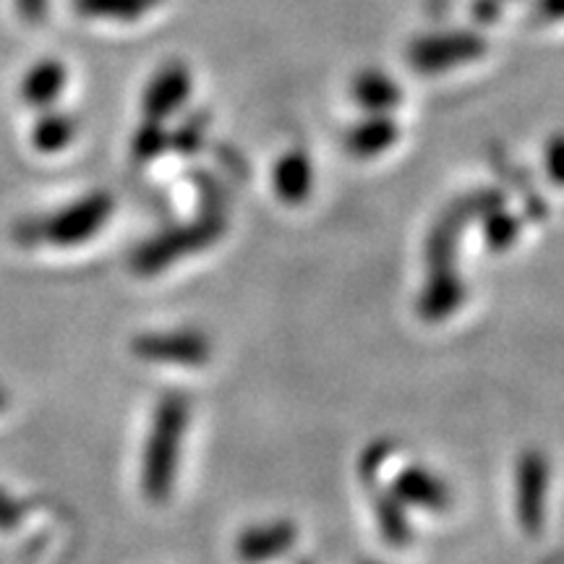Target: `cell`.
I'll list each match as a JSON object with an SVG mask.
<instances>
[{"instance_id": "6da1fadb", "label": "cell", "mask_w": 564, "mask_h": 564, "mask_svg": "<svg viewBox=\"0 0 564 564\" xmlns=\"http://www.w3.org/2000/svg\"><path fill=\"white\" fill-rule=\"evenodd\" d=\"M192 423V400L183 392L162 394L141 453V494L152 505L171 502L181 468L183 436Z\"/></svg>"}, {"instance_id": "7a4b0ae2", "label": "cell", "mask_w": 564, "mask_h": 564, "mask_svg": "<svg viewBox=\"0 0 564 564\" xmlns=\"http://www.w3.org/2000/svg\"><path fill=\"white\" fill-rule=\"evenodd\" d=\"M116 209V199L108 192H91L82 199H74L66 207L51 212V215L26 217L13 228V241L26 249L34 246H68L87 243L100 232Z\"/></svg>"}, {"instance_id": "3957f363", "label": "cell", "mask_w": 564, "mask_h": 564, "mask_svg": "<svg viewBox=\"0 0 564 564\" xmlns=\"http://www.w3.org/2000/svg\"><path fill=\"white\" fill-rule=\"evenodd\" d=\"M489 40L474 26H436L413 34L405 47V63L419 76H444L484 61Z\"/></svg>"}, {"instance_id": "277c9868", "label": "cell", "mask_w": 564, "mask_h": 564, "mask_svg": "<svg viewBox=\"0 0 564 564\" xmlns=\"http://www.w3.org/2000/svg\"><path fill=\"white\" fill-rule=\"evenodd\" d=\"M225 232V220L220 212H209L202 220L181 225V228L162 230L158 236L150 238L131 253V270L139 278H152L160 274L167 267H173L181 259L192 257L207 249V246L217 243Z\"/></svg>"}, {"instance_id": "5b68a950", "label": "cell", "mask_w": 564, "mask_h": 564, "mask_svg": "<svg viewBox=\"0 0 564 564\" xmlns=\"http://www.w3.org/2000/svg\"><path fill=\"white\" fill-rule=\"evenodd\" d=\"M549 491H552V460L544 449H523L514 463V518L525 535H541L546 528Z\"/></svg>"}, {"instance_id": "8992f818", "label": "cell", "mask_w": 564, "mask_h": 564, "mask_svg": "<svg viewBox=\"0 0 564 564\" xmlns=\"http://www.w3.org/2000/svg\"><path fill=\"white\" fill-rule=\"evenodd\" d=\"M505 194L499 188H478L457 199L453 207L436 220V225L426 238V262L429 267H453L457 241L463 238V230L474 220H481L486 212L505 207Z\"/></svg>"}, {"instance_id": "52a82bcc", "label": "cell", "mask_w": 564, "mask_h": 564, "mask_svg": "<svg viewBox=\"0 0 564 564\" xmlns=\"http://www.w3.org/2000/svg\"><path fill=\"white\" fill-rule=\"evenodd\" d=\"M194 95V68L186 61L171 58L160 63L144 82L139 110L144 121L165 123L186 108Z\"/></svg>"}, {"instance_id": "ba28073f", "label": "cell", "mask_w": 564, "mask_h": 564, "mask_svg": "<svg viewBox=\"0 0 564 564\" xmlns=\"http://www.w3.org/2000/svg\"><path fill=\"white\" fill-rule=\"evenodd\" d=\"M131 350L139 361L196 369L212 358V340L202 329H171L133 337Z\"/></svg>"}, {"instance_id": "9c48e42d", "label": "cell", "mask_w": 564, "mask_h": 564, "mask_svg": "<svg viewBox=\"0 0 564 564\" xmlns=\"http://www.w3.org/2000/svg\"><path fill=\"white\" fill-rule=\"evenodd\" d=\"M465 299H468V288L460 272L453 267H434L429 272V280L423 282L419 301H415V312L423 322L440 324L447 322L463 308Z\"/></svg>"}, {"instance_id": "30bf717a", "label": "cell", "mask_w": 564, "mask_h": 564, "mask_svg": "<svg viewBox=\"0 0 564 564\" xmlns=\"http://www.w3.org/2000/svg\"><path fill=\"white\" fill-rule=\"evenodd\" d=\"M400 123L392 112H364L358 121H352L345 131V152L356 160H377L394 150L400 141Z\"/></svg>"}, {"instance_id": "8fae6325", "label": "cell", "mask_w": 564, "mask_h": 564, "mask_svg": "<svg viewBox=\"0 0 564 564\" xmlns=\"http://www.w3.org/2000/svg\"><path fill=\"white\" fill-rule=\"evenodd\" d=\"M390 491L405 507H419L426 512H447L453 507V489L442 476L423 468V465H408L400 470Z\"/></svg>"}, {"instance_id": "7c38bea8", "label": "cell", "mask_w": 564, "mask_h": 564, "mask_svg": "<svg viewBox=\"0 0 564 564\" xmlns=\"http://www.w3.org/2000/svg\"><path fill=\"white\" fill-rule=\"evenodd\" d=\"M348 95L364 112H394L405 100V89L390 70L379 66L358 68L350 76Z\"/></svg>"}, {"instance_id": "4fadbf2b", "label": "cell", "mask_w": 564, "mask_h": 564, "mask_svg": "<svg viewBox=\"0 0 564 564\" xmlns=\"http://www.w3.org/2000/svg\"><path fill=\"white\" fill-rule=\"evenodd\" d=\"M299 541V528L291 520H272V523L251 525L238 535L236 554L246 564H264L280 560Z\"/></svg>"}, {"instance_id": "5bb4252c", "label": "cell", "mask_w": 564, "mask_h": 564, "mask_svg": "<svg viewBox=\"0 0 564 564\" xmlns=\"http://www.w3.org/2000/svg\"><path fill=\"white\" fill-rule=\"evenodd\" d=\"M68 87V68L58 58H42L21 79V100L34 110L55 108Z\"/></svg>"}, {"instance_id": "9a60e30c", "label": "cell", "mask_w": 564, "mask_h": 564, "mask_svg": "<svg viewBox=\"0 0 564 564\" xmlns=\"http://www.w3.org/2000/svg\"><path fill=\"white\" fill-rule=\"evenodd\" d=\"M314 162L308 152L288 150L272 167V186L280 202L303 204L314 192Z\"/></svg>"}, {"instance_id": "2e32d148", "label": "cell", "mask_w": 564, "mask_h": 564, "mask_svg": "<svg viewBox=\"0 0 564 564\" xmlns=\"http://www.w3.org/2000/svg\"><path fill=\"white\" fill-rule=\"evenodd\" d=\"M165 0H70V9L82 19L100 21V24L131 26L158 13Z\"/></svg>"}, {"instance_id": "e0dca14e", "label": "cell", "mask_w": 564, "mask_h": 564, "mask_svg": "<svg viewBox=\"0 0 564 564\" xmlns=\"http://www.w3.org/2000/svg\"><path fill=\"white\" fill-rule=\"evenodd\" d=\"M76 133H79V121L66 110H40V118L32 126L30 141L34 152L40 154H61L74 144Z\"/></svg>"}, {"instance_id": "ac0fdd59", "label": "cell", "mask_w": 564, "mask_h": 564, "mask_svg": "<svg viewBox=\"0 0 564 564\" xmlns=\"http://www.w3.org/2000/svg\"><path fill=\"white\" fill-rule=\"evenodd\" d=\"M408 507L394 497L392 491H379L373 494V512H377L379 531H382L384 541L394 549L408 546V541L413 539L411 523H408Z\"/></svg>"}, {"instance_id": "d6986e66", "label": "cell", "mask_w": 564, "mask_h": 564, "mask_svg": "<svg viewBox=\"0 0 564 564\" xmlns=\"http://www.w3.org/2000/svg\"><path fill=\"white\" fill-rule=\"evenodd\" d=\"M484 220V241L491 251H507L510 246L520 238V217L512 215L510 209L497 207L491 212H486L481 217Z\"/></svg>"}, {"instance_id": "ffe728a7", "label": "cell", "mask_w": 564, "mask_h": 564, "mask_svg": "<svg viewBox=\"0 0 564 564\" xmlns=\"http://www.w3.org/2000/svg\"><path fill=\"white\" fill-rule=\"evenodd\" d=\"M171 150V131L165 123L144 121L131 139V154L137 162H150L160 158L162 152Z\"/></svg>"}, {"instance_id": "44dd1931", "label": "cell", "mask_w": 564, "mask_h": 564, "mask_svg": "<svg viewBox=\"0 0 564 564\" xmlns=\"http://www.w3.org/2000/svg\"><path fill=\"white\" fill-rule=\"evenodd\" d=\"M544 171L554 186L564 188V131H556L544 144Z\"/></svg>"}, {"instance_id": "7402d4cb", "label": "cell", "mask_w": 564, "mask_h": 564, "mask_svg": "<svg viewBox=\"0 0 564 564\" xmlns=\"http://www.w3.org/2000/svg\"><path fill=\"white\" fill-rule=\"evenodd\" d=\"M26 512H30L26 499L13 497L9 489L0 486V533H9L17 525H21V520L26 518Z\"/></svg>"}, {"instance_id": "603a6c76", "label": "cell", "mask_w": 564, "mask_h": 564, "mask_svg": "<svg viewBox=\"0 0 564 564\" xmlns=\"http://www.w3.org/2000/svg\"><path fill=\"white\" fill-rule=\"evenodd\" d=\"M21 21L30 26H40L51 13V0H13Z\"/></svg>"}, {"instance_id": "cb8c5ba5", "label": "cell", "mask_w": 564, "mask_h": 564, "mask_svg": "<svg viewBox=\"0 0 564 564\" xmlns=\"http://www.w3.org/2000/svg\"><path fill=\"white\" fill-rule=\"evenodd\" d=\"M533 19L541 24H562L564 0H533Z\"/></svg>"}, {"instance_id": "d4e9b609", "label": "cell", "mask_w": 564, "mask_h": 564, "mask_svg": "<svg viewBox=\"0 0 564 564\" xmlns=\"http://www.w3.org/2000/svg\"><path fill=\"white\" fill-rule=\"evenodd\" d=\"M6 405H9V394L0 390V411H6Z\"/></svg>"}, {"instance_id": "484cf974", "label": "cell", "mask_w": 564, "mask_h": 564, "mask_svg": "<svg viewBox=\"0 0 564 564\" xmlns=\"http://www.w3.org/2000/svg\"><path fill=\"white\" fill-rule=\"evenodd\" d=\"M358 564H379V562H371V560H364V562H358Z\"/></svg>"}]
</instances>
